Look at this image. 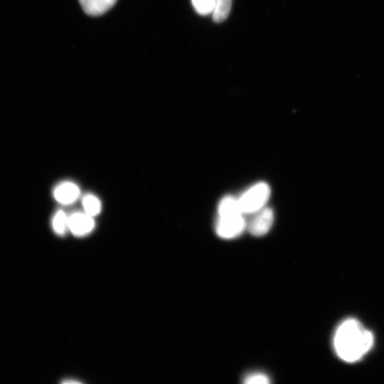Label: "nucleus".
<instances>
[{"label":"nucleus","instance_id":"1","mask_svg":"<svg viewBox=\"0 0 384 384\" xmlns=\"http://www.w3.org/2000/svg\"><path fill=\"white\" fill-rule=\"evenodd\" d=\"M374 336L355 319H349L338 328L334 346L339 357L347 362H355L372 348Z\"/></svg>","mask_w":384,"mask_h":384},{"label":"nucleus","instance_id":"2","mask_svg":"<svg viewBox=\"0 0 384 384\" xmlns=\"http://www.w3.org/2000/svg\"><path fill=\"white\" fill-rule=\"evenodd\" d=\"M270 196V189L265 182H259L249 188L238 199L241 210L245 213H254L265 207Z\"/></svg>","mask_w":384,"mask_h":384},{"label":"nucleus","instance_id":"3","mask_svg":"<svg viewBox=\"0 0 384 384\" xmlns=\"http://www.w3.org/2000/svg\"><path fill=\"white\" fill-rule=\"evenodd\" d=\"M247 228L244 215L219 217L216 224L218 236L224 239H232L240 236Z\"/></svg>","mask_w":384,"mask_h":384},{"label":"nucleus","instance_id":"4","mask_svg":"<svg viewBox=\"0 0 384 384\" xmlns=\"http://www.w3.org/2000/svg\"><path fill=\"white\" fill-rule=\"evenodd\" d=\"M274 222V213L272 209L264 207L257 212L247 224L249 232L254 237H263L270 230Z\"/></svg>","mask_w":384,"mask_h":384},{"label":"nucleus","instance_id":"5","mask_svg":"<svg viewBox=\"0 0 384 384\" xmlns=\"http://www.w3.org/2000/svg\"><path fill=\"white\" fill-rule=\"evenodd\" d=\"M95 227L94 217L87 213H75L69 217V228L77 237L90 233Z\"/></svg>","mask_w":384,"mask_h":384},{"label":"nucleus","instance_id":"6","mask_svg":"<svg viewBox=\"0 0 384 384\" xmlns=\"http://www.w3.org/2000/svg\"><path fill=\"white\" fill-rule=\"evenodd\" d=\"M80 195L78 186L72 182H63L57 186L54 191L55 200L63 204L74 202Z\"/></svg>","mask_w":384,"mask_h":384},{"label":"nucleus","instance_id":"7","mask_svg":"<svg viewBox=\"0 0 384 384\" xmlns=\"http://www.w3.org/2000/svg\"><path fill=\"white\" fill-rule=\"evenodd\" d=\"M80 5L88 15L100 16L110 10L117 0H78Z\"/></svg>","mask_w":384,"mask_h":384},{"label":"nucleus","instance_id":"8","mask_svg":"<svg viewBox=\"0 0 384 384\" xmlns=\"http://www.w3.org/2000/svg\"><path fill=\"white\" fill-rule=\"evenodd\" d=\"M219 217H228L237 215H244L238 199L228 196L225 197L220 203L218 208Z\"/></svg>","mask_w":384,"mask_h":384},{"label":"nucleus","instance_id":"9","mask_svg":"<svg viewBox=\"0 0 384 384\" xmlns=\"http://www.w3.org/2000/svg\"><path fill=\"white\" fill-rule=\"evenodd\" d=\"M232 0H215L213 19L217 23H223L231 12Z\"/></svg>","mask_w":384,"mask_h":384},{"label":"nucleus","instance_id":"10","mask_svg":"<svg viewBox=\"0 0 384 384\" xmlns=\"http://www.w3.org/2000/svg\"><path fill=\"white\" fill-rule=\"evenodd\" d=\"M52 226L57 234L63 235L65 233L69 228V218L66 213L63 211H57L52 220Z\"/></svg>","mask_w":384,"mask_h":384},{"label":"nucleus","instance_id":"11","mask_svg":"<svg viewBox=\"0 0 384 384\" xmlns=\"http://www.w3.org/2000/svg\"><path fill=\"white\" fill-rule=\"evenodd\" d=\"M83 206L85 212L93 217L98 215L101 210L100 200L94 195L85 196L83 200Z\"/></svg>","mask_w":384,"mask_h":384},{"label":"nucleus","instance_id":"12","mask_svg":"<svg viewBox=\"0 0 384 384\" xmlns=\"http://www.w3.org/2000/svg\"><path fill=\"white\" fill-rule=\"evenodd\" d=\"M195 10L201 15L213 13L215 8V0H191Z\"/></svg>","mask_w":384,"mask_h":384},{"label":"nucleus","instance_id":"13","mask_svg":"<svg viewBox=\"0 0 384 384\" xmlns=\"http://www.w3.org/2000/svg\"><path fill=\"white\" fill-rule=\"evenodd\" d=\"M244 383L247 384H255V383L267 384V383H270V381L269 377L264 374L255 373V374H251L250 375H248L245 378Z\"/></svg>","mask_w":384,"mask_h":384}]
</instances>
